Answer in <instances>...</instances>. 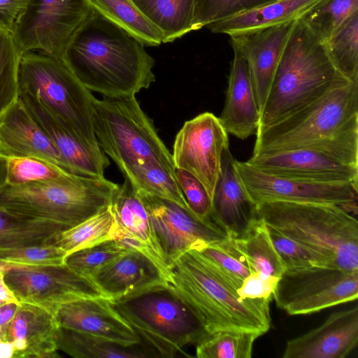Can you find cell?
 I'll list each match as a JSON object with an SVG mask.
<instances>
[{"label":"cell","mask_w":358,"mask_h":358,"mask_svg":"<svg viewBox=\"0 0 358 358\" xmlns=\"http://www.w3.org/2000/svg\"><path fill=\"white\" fill-rule=\"evenodd\" d=\"M110 208L115 219L117 238L129 249L145 255L158 267L167 281L169 270L155 240L147 211L129 181L118 185Z\"/></svg>","instance_id":"obj_23"},{"label":"cell","mask_w":358,"mask_h":358,"mask_svg":"<svg viewBox=\"0 0 358 358\" xmlns=\"http://www.w3.org/2000/svg\"><path fill=\"white\" fill-rule=\"evenodd\" d=\"M7 185V157L0 155V192Z\"/></svg>","instance_id":"obj_50"},{"label":"cell","mask_w":358,"mask_h":358,"mask_svg":"<svg viewBox=\"0 0 358 358\" xmlns=\"http://www.w3.org/2000/svg\"><path fill=\"white\" fill-rule=\"evenodd\" d=\"M358 270L310 266L285 270L273 299L290 315H309L357 300Z\"/></svg>","instance_id":"obj_10"},{"label":"cell","mask_w":358,"mask_h":358,"mask_svg":"<svg viewBox=\"0 0 358 358\" xmlns=\"http://www.w3.org/2000/svg\"><path fill=\"white\" fill-rule=\"evenodd\" d=\"M357 10L358 0H320L299 19L324 43Z\"/></svg>","instance_id":"obj_36"},{"label":"cell","mask_w":358,"mask_h":358,"mask_svg":"<svg viewBox=\"0 0 358 358\" xmlns=\"http://www.w3.org/2000/svg\"><path fill=\"white\" fill-rule=\"evenodd\" d=\"M28 266L20 264H15L0 261V271H6L13 268Z\"/></svg>","instance_id":"obj_52"},{"label":"cell","mask_w":358,"mask_h":358,"mask_svg":"<svg viewBox=\"0 0 358 358\" xmlns=\"http://www.w3.org/2000/svg\"><path fill=\"white\" fill-rule=\"evenodd\" d=\"M21 55L12 34L0 29V116L19 97Z\"/></svg>","instance_id":"obj_39"},{"label":"cell","mask_w":358,"mask_h":358,"mask_svg":"<svg viewBox=\"0 0 358 358\" xmlns=\"http://www.w3.org/2000/svg\"><path fill=\"white\" fill-rule=\"evenodd\" d=\"M134 190L147 211L169 270L186 252L230 238L212 220H201L172 201Z\"/></svg>","instance_id":"obj_12"},{"label":"cell","mask_w":358,"mask_h":358,"mask_svg":"<svg viewBox=\"0 0 358 358\" xmlns=\"http://www.w3.org/2000/svg\"><path fill=\"white\" fill-rule=\"evenodd\" d=\"M358 307L333 313L319 327L287 341L282 358H344L357 345Z\"/></svg>","instance_id":"obj_21"},{"label":"cell","mask_w":358,"mask_h":358,"mask_svg":"<svg viewBox=\"0 0 358 358\" xmlns=\"http://www.w3.org/2000/svg\"><path fill=\"white\" fill-rule=\"evenodd\" d=\"M238 171L253 201L322 203L357 213V182H320L266 173L247 162L236 160Z\"/></svg>","instance_id":"obj_14"},{"label":"cell","mask_w":358,"mask_h":358,"mask_svg":"<svg viewBox=\"0 0 358 358\" xmlns=\"http://www.w3.org/2000/svg\"><path fill=\"white\" fill-rule=\"evenodd\" d=\"M58 325L55 316L38 306L20 303L9 322L5 341L13 344V358H55Z\"/></svg>","instance_id":"obj_25"},{"label":"cell","mask_w":358,"mask_h":358,"mask_svg":"<svg viewBox=\"0 0 358 358\" xmlns=\"http://www.w3.org/2000/svg\"><path fill=\"white\" fill-rule=\"evenodd\" d=\"M324 43L336 70L348 80L358 82V10Z\"/></svg>","instance_id":"obj_35"},{"label":"cell","mask_w":358,"mask_h":358,"mask_svg":"<svg viewBox=\"0 0 358 358\" xmlns=\"http://www.w3.org/2000/svg\"><path fill=\"white\" fill-rule=\"evenodd\" d=\"M195 250L223 272L242 281L252 272L245 257L236 248L232 238Z\"/></svg>","instance_id":"obj_43"},{"label":"cell","mask_w":358,"mask_h":358,"mask_svg":"<svg viewBox=\"0 0 358 358\" xmlns=\"http://www.w3.org/2000/svg\"><path fill=\"white\" fill-rule=\"evenodd\" d=\"M62 59L87 89L103 97L135 96L155 81V59L145 45L93 8Z\"/></svg>","instance_id":"obj_1"},{"label":"cell","mask_w":358,"mask_h":358,"mask_svg":"<svg viewBox=\"0 0 358 358\" xmlns=\"http://www.w3.org/2000/svg\"><path fill=\"white\" fill-rule=\"evenodd\" d=\"M118 237L117 225L109 205L77 225L60 231L48 244L62 248L67 256L101 242L117 239Z\"/></svg>","instance_id":"obj_31"},{"label":"cell","mask_w":358,"mask_h":358,"mask_svg":"<svg viewBox=\"0 0 358 358\" xmlns=\"http://www.w3.org/2000/svg\"><path fill=\"white\" fill-rule=\"evenodd\" d=\"M92 8L135 36L145 45L163 43L162 32L131 0H88Z\"/></svg>","instance_id":"obj_32"},{"label":"cell","mask_w":358,"mask_h":358,"mask_svg":"<svg viewBox=\"0 0 358 358\" xmlns=\"http://www.w3.org/2000/svg\"><path fill=\"white\" fill-rule=\"evenodd\" d=\"M28 0H0V29L12 34L14 24Z\"/></svg>","instance_id":"obj_47"},{"label":"cell","mask_w":358,"mask_h":358,"mask_svg":"<svg viewBox=\"0 0 358 358\" xmlns=\"http://www.w3.org/2000/svg\"><path fill=\"white\" fill-rule=\"evenodd\" d=\"M129 250L117 239L108 240L68 255L64 264L79 275L90 277Z\"/></svg>","instance_id":"obj_40"},{"label":"cell","mask_w":358,"mask_h":358,"mask_svg":"<svg viewBox=\"0 0 358 358\" xmlns=\"http://www.w3.org/2000/svg\"><path fill=\"white\" fill-rule=\"evenodd\" d=\"M110 301L158 357H174L185 346L196 345L208 334L167 285Z\"/></svg>","instance_id":"obj_7"},{"label":"cell","mask_w":358,"mask_h":358,"mask_svg":"<svg viewBox=\"0 0 358 358\" xmlns=\"http://www.w3.org/2000/svg\"><path fill=\"white\" fill-rule=\"evenodd\" d=\"M64 229L55 223L31 219L0 207V247L48 244Z\"/></svg>","instance_id":"obj_33"},{"label":"cell","mask_w":358,"mask_h":358,"mask_svg":"<svg viewBox=\"0 0 358 358\" xmlns=\"http://www.w3.org/2000/svg\"><path fill=\"white\" fill-rule=\"evenodd\" d=\"M59 327L102 338L124 346L137 345L141 338L104 297L83 298L63 303L55 313Z\"/></svg>","instance_id":"obj_17"},{"label":"cell","mask_w":358,"mask_h":358,"mask_svg":"<svg viewBox=\"0 0 358 358\" xmlns=\"http://www.w3.org/2000/svg\"><path fill=\"white\" fill-rule=\"evenodd\" d=\"M254 332L222 330L208 334L196 345L198 358H250L255 340Z\"/></svg>","instance_id":"obj_37"},{"label":"cell","mask_w":358,"mask_h":358,"mask_svg":"<svg viewBox=\"0 0 358 358\" xmlns=\"http://www.w3.org/2000/svg\"><path fill=\"white\" fill-rule=\"evenodd\" d=\"M122 173L134 189L172 201L189 209L175 173L160 166L145 164L128 168Z\"/></svg>","instance_id":"obj_34"},{"label":"cell","mask_w":358,"mask_h":358,"mask_svg":"<svg viewBox=\"0 0 358 358\" xmlns=\"http://www.w3.org/2000/svg\"><path fill=\"white\" fill-rule=\"evenodd\" d=\"M242 282L190 250L171 267L166 285L187 304L208 334L233 330L262 336L271 327V301L241 299L237 289Z\"/></svg>","instance_id":"obj_2"},{"label":"cell","mask_w":358,"mask_h":358,"mask_svg":"<svg viewBox=\"0 0 358 358\" xmlns=\"http://www.w3.org/2000/svg\"><path fill=\"white\" fill-rule=\"evenodd\" d=\"M232 239L252 271L279 278L285 272V268L271 240L267 224L262 218L259 217L243 236Z\"/></svg>","instance_id":"obj_30"},{"label":"cell","mask_w":358,"mask_h":358,"mask_svg":"<svg viewBox=\"0 0 358 358\" xmlns=\"http://www.w3.org/2000/svg\"><path fill=\"white\" fill-rule=\"evenodd\" d=\"M4 278L20 303L38 306L53 315L66 302L103 296L90 280L65 264L16 268L5 271Z\"/></svg>","instance_id":"obj_13"},{"label":"cell","mask_w":358,"mask_h":358,"mask_svg":"<svg viewBox=\"0 0 358 358\" xmlns=\"http://www.w3.org/2000/svg\"><path fill=\"white\" fill-rule=\"evenodd\" d=\"M92 126L99 147L121 173L145 164L175 173L171 152L135 96L95 98Z\"/></svg>","instance_id":"obj_6"},{"label":"cell","mask_w":358,"mask_h":358,"mask_svg":"<svg viewBox=\"0 0 358 358\" xmlns=\"http://www.w3.org/2000/svg\"><path fill=\"white\" fill-rule=\"evenodd\" d=\"M13 344L7 341H0V358H13Z\"/></svg>","instance_id":"obj_51"},{"label":"cell","mask_w":358,"mask_h":358,"mask_svg":"<svg viewBox=\"0 0 358 358\" xmlns=\"http://www.w3.org/2000/svg\"><path fill=\"white\" fill-rule=\"evenodd\" d=\"M267 227L271 240L283 263L285 270L310 266L331 267L322 257L313 253L298 242L283 235L275 229L268 224Z\"/></svg>","instance_id":"obj_44"},{"label":"cell","mask_w":358,"mask_h":358,"mask_svg":"<svg viewBox=\"0 0 358 358\" xmlns=\"http://www.w3.org/2000/svg\"><path fill=\"white\" fill-rule=\"evenodd\" d=\"M58 350L76 358H145L158 357L151 348L139 345L124 346L119 343L58 327L56 334Z\"/></svg>","instance_id":"obj_28"},{"label":"cell","mask_w":358,"mask_h":358,"mask_svg":"<svg viewBox=\"0 0 358 358\" xmlns=\"http://www.w3.org/2000/svg\"><path fill=\"white\" fill-rule=\"evenodd\" d=\"M236 162L227 148L222 153L210 212L213 222L233 238L245 234L259 218L257 205L251 198Z\"/></svg>","instance_id":"obj_19"},{"label":"cell","mask_w":358,"mask_h":358,"mask_svg":"<svg viewBox=\"0 0 358 358\" xmlns=\"http://www.w3.org/2000/svg\"><path fill=\"white\" fill-rule=\"evenodd\" d=\"M233 51L225 101L219 119L228 134L244 140L256 134L260 110L247 62L236 48H233Z\"/></svg>","instance_id":"obj_26"},{"label":"cell","mask_w":358,"mask_h":358,"mask_svg":"<svg viewBox=\"0 0 358 358\" xmlns=\"http://www.w3.org/2000/svg\"><path fill=\"white\" fill-rule=\"evenodd\" d=\"M90 280L102 295L116 300L166 285L158 267L145 255L129 249L94 273Z\"/></svg>","instance_id":"obj_24"},{"label":"cell","mask_w":358,"mask_h":358,"mask_svg":"<svg viewBox=\"0 0 358 358\" xmlns=\"http://www.w3.org/2000/svg\"><path fill=\"white\" fill-rule=\"evenodd\" d=\"M19 99L53 142L72 173L104 178V171L110 161L101 148H93L85 143L27 90L19 88Z\"/></svg>","instance_id":"obj_18"},{"label":"cell","mask_w":358,"mask_h":358,"mask_svg":"<svg viewBox=\"0 0 358 358\" xmlns=\"http://www.w3.org/2000/svg\"><path fill=\"white\" fill-rule=\"evenodd\" d=\"M118 184L104 178L73 175L62 180L6 185L0 207L69 229L109 206Z\"/></svg>","instance_id":"obj_5"},{"label":"cell","mask_w":358,"mask_h":358,"mask_svg":"<svg viewBox=\"0 0 358 358\" xmlns=\"http://www.w3.org/2000/svg\"><path fill=\"white\" fill-rule=\"evenodd\" d=\"M0 155L42 158L71 173L53 142L19 97L0 116Z\"/></svg>","instance_id":"obj_22"},{"label":"cell","mask_w":358,"mask_h":358,"mask_svg":"<svg viewBox=\"0 0 358 358\" xmlns=\"http://www.w3.org/2000/svg\"><path fill=\"white\" fill-rule=\"evenodd\" d=\"M294 21L230 36L247 62L260 113Z\"/></svg>","instance_id":"obj_20"},{"label":"cell","mask_w":358,"mask_h":358,"mask_svg":"<svg viewBox=\"0 0 358 358\" xmlns=\"http://www.w3.org/2000/svg\"><path fill=\"white\" fill-rule=\"evenodd\" d=\"M162 34L163 43L193 31L195 0H131Z\"/></svg>","instance_id":"obj_29"},{"label":"cell","mask_w":358,"mask_h":358,"mask_svg":"<svg viewBox=\"0 0 358 358\" xmlns=\"http://www.w3.org/2000/svg\"><path fill=\"white\" fill-rule=\"evenodd\" d=\"M348 82L334 66L324 43L296 20L261 110L259 127L280 120Z\"/></svg>","instance_id":"obj_3"},{"label":"cell","mask_w":358,"mask_h":358,"mask_svg":"<svg viewBox=\"0 0 358 358\" xmlns=\"http://www.w3.org/2000/svg\"><path fill=\"white\" fill-rule=\"evenodd\" d=\"M279 279L252 271L243 280L241 287L237 289V294L242 300L265 299L271 301Z\"/></svg>","instance_id":"obj_46"},{"label":"cell","mask_w":358,"mask_h":358,"mask_svg":"<svg viewBox=\"0 0 358 358\" xmlns=\"http://www.w3.org/2000/svg\"><path fill=\"white\" fill-rule=\"evenodd\" d=\"M73 174L55 164L35 157H7V184L62 180Z\"/></svg>","instance_id":"obj_38"},{"label":"cell","mask_w":358,"mask_h":358,"mask_svg":"<svg viewBox=\"0 0 358 358\" xmlns=\"http://www.w3.org/2000/svg\"><path fill=\"white\" fill-rule=\"evenodd\" d=\"M228 133L219 117L205 112L186 121L176 136L172 159L175 169L188 171L198 178L212 199L219 176Z\"/></svg>","instance_id":"obj_15"},{"label":"cell","mask_w":358,"mask_h":358,"mask_svg":"<svg viewBox=\"0 0 358 358\" xmlns=\"http://www.w3.org/2000/svg\"><path fill=\"white\" fill-rule=\"evenodd\" d=\"M91 8L88 0H28L11 34L22 54L38 50L62 58Z\"/></svg>","instance_id":"obj_11"},{"label":"cell","mask_w":358,"mask_h":358,"mask_svg":"<svg viewBox=\"0 0 358 358\" xmlns=\"http://www.w3.org/2000/svg\"><path fill=\"white\" fill-rule=\"evenodd\" d=\"M358 116V82L336 87L280 120L259 127L252 155L303 148L337 133Z\"/></svg>","instance_id":"obj_9"},{"label":"cell","mask_w":358,"mask_h":358,"mask_svg":"<svg viewBox=\"0 0 358 358\" xmlns=\"http://www.w3.org/2000/svg\"><path fill=\"white\" fill-rule=\"evenodd\" d=\"M247 162L266 173L289 178L320 182H358V166L307 148L252 155Z\"/></svg>","instance_id":"obj_16"},{"label":"cell","mask_w":358,"mask_h":358,"mask_svg":"<svg viewBox=\"0 0 358 358\" xmlns=\"http://www.w3.org/2000/svg\"><path fill=\"white\" fill-rule=\"evenodd\" d=\"M66 252L50 244L0 247V261L24 266H50L64 264Z\"/></svg>","instance_id":"obj_42"},{"label":"cell","mask_w":358,"mask_h":358,"mask_svg":"<svg viewBox=\"0 0 358 358\" xmlns=\"http://www.w3.org/2000/svg\"><path fill=\"white\" fill-rule=\"evenodd\" d=\"M320 0H275L259 7L213 22V33L229 36L294 21Z\"/></svg>","instance_id":"obj_27"},{"label":"cell","mask_w":358,"mask_h":358,"mask_svg":"<svg viewBox=\"0 0 358 358\" xmlns=\"http://www.w3.org/2000/svg\"><path fill=\"white\" fill-rule=\"evenodd\" d=\"M275 0H195L193 31Z\"/></svg>","instance_id":"obj_41"},{"label":"cell","mask_w":358,"mask_h":358,"mask_svg":"<svg viewBox=\"0 0 358 358\" xmlns=\"http://www.w3.org/2000/svg\"><path fill=\"white\" fill-rule=\"evenodd\" d=\"M5 271H0V305L15 303L20 305L13 292L7 285L5 278Z\"/></svg>","instance_id":"obj_49"},{"label":"cell","mask_w":358,"mask_h":358,"mask_svg":"<svg viewBox=\"0 0 358 358\" xmlns=\"http://www.w3.org/2000/svg\"><path fill=\"white\" fill-rule=\"evenodd\" d=\"M18 304L15 303L0 305V336L5 341L8 325L14 316Z\"/></svg>","instance_id":"obj_48"},{"label":"cell","mask_w":358,"mask_h":358,"mask_svg":"<svg viewBox=\"0 0 358 358\" xmlns=\"http://www.w3.org/2000/svg\"><path fill=\"white\" fill-rule=\"evenodd\" d=\"M268 226L322 257L330 266L358 270V222L341 206L281 201L257 204Z\"/></svg>","instance_id":"obj_4"},{"label":"cell","mask_w":358,"mask_h":358,"mask_svg":"<svg viewBox=\"0 0 358 358\" xmlns=\"http://www.w3.org/2000/svg\"><path fill=\"white\" fill-rule=\"evenodd\" d=\"M175 175L189 210L201 220H211V198L201 181L182 169H175Z\"/></svg>","instance_id":"obj_45"},{"label":"cell","mask_w":358,"mask_h":358,"mask_svg":"<svg viewBox=\"0 0 358 358\" xmlns=\"http://www.w3.org/2000/svg\"><path fill=\"white\" fill-rule=\"evenodd\" d=\"M19 88L27 90L85 143L101 148L92 126L95 97L59 57L41 52L22 54Z\"/></svg>","instance_id":"obj_8"}]
</instances>
